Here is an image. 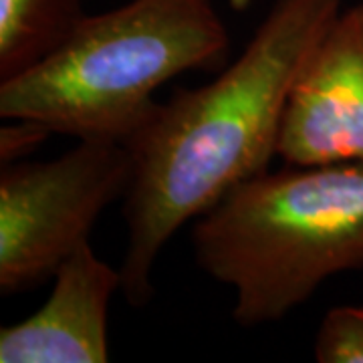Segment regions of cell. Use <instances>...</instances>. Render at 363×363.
<instances>
[{
  "instance_id": "6da1fadb",
  "label": "cell",
  "mask_w": 363,
  "mask_h": 363,
  "mask_svg": "<svg viewBox=\"0 0 363 363\" xmlns=\"http://www.w3.org/2000/svg\"><path fill=\"white\" fill-rule=\"evenodd\" d=\"M341 13V0H277L252 39L204 87L178 91L128 140V252L121 293L143 307L162 248L238 184L267 172L303 65Z\"/></svg>"
},
{
  "instance_id": "7a4b0ae2",
  "label": "cell",
  "mask_w": 363,
  "mask_h": 363,
  "mask_svg": "<svg viewBox=\"0 0 363 363\" xmlns=\"http://www.w3.org/2000/svg\"><path fill=\"white\" fill-rule=\"evenodd\" d=\"M192 242L234 289L236 323H274L329 277L363 269V162L262 172L196 218Z\"/></svg>"
},
{
  "instance_id": "3957f363",
  "label": "cell",
  "mask_w": 363,
  "mask_h": 363,
  "mask_svg": "<svg viewBox=\"0 0 363 363\" xmlns=\"http://www.w3.org/2000/svg\"><path fill=\"white\" fill-rule=\"evenodd\" d=\"M228 47L212 0H130L83 14L51 57L0 81V116L77 140L128 142L166 81L222 65Z\"/></svg>"
},
{
  "instance_id": "277c9868",
  "label": "cell",
  "mask_w": 363,
  "mask_h": 363,
  "mask_svg": "<svg viewBox=\"0 0 363 363\" xmlns=\"http://www.w3.org/2000/svg\"><path fill=\"white\" fill-rule=\"evenodd\" d=\"M133 172L130 145L79 140L49 162L2 164L0 293L14 295L55 277L105 208L125 198Z\"/></svg>"
},
{
  "instance_id": "5b68a950",
  "label": "cell",
  "mask_w": 363,
  "mask_h": 363,
  "mask_svg": "<svg viewBox=\"0 0 363 363\" xmlns=\"http://www.w3.org/2000/svg\"><path fill=\"white\" fill-rule=\"evenodd\" d=\"M277 156L289 166L363 162V4L335 16L301 69Z\"/></svg>"
},
{
  "instance_id": "8992f818",
  "label": "cell",
  "mask_w": 363,
  "mask_h": 363,
  "mask_svg": "<svg viewBox=\"0 0 363 363\" xmlns=\"http://www.w3.org/2000/svg\"><path fill=\"white\" fill-rule=\"evenodd\" d=\"M121 271L95 255L89 242L55 272V286L39 311L0 331V363L109 362L107 313Z\"/></svg>"
},
{
  "instance_id": "52a82bcc",
  "label": "cell",
  "mask_w": 363,
  "mask_h": 363,
  "mask_svg": "<svg viewBox=\"0 0 363 363\" xmlns=\"http://www.w3.org/2000/svg\"><path fill=\"white\" fill-rule=\"evenodd\" d=\"M81 16V0H0V81L51 57Z\"/></svg>"
},
{
  "instance_id": "ba28073f",
  "label": "cell",
  "mask_w": 363,
  "mask_h": 363,
  "mask_svg": "<svg viewBox=\"0 0 363 363\" xmlns=\"http://www.w3.org/2000/svg\"><path fill=\"white\" fill-rule=\"evenodd\" d=\"M319 363H363V307H335L315 335Z\"/></svg>"
},
{
  "instance_id": "9c48e42d",
  "label": "cell",
  "mask_w": 363,
  "mask_h": 363,
  "mask_svg": "<svg viewBox=\"0 0 363 363\" xmlns=\"http://www.w3.org/2000/svg\"><path fill=\"white\" fill-rule=\"evenodd\" d=\"M14 125L2 128L0 131V160L2 164H14L23 162V157L35 152L40 143L52 133L45 125L30 119H11Z\"/></svg>"
},
{
  "instance_id": "30bf717a",
  "label": "cell",
  "mask_w": 363,
  "mask_h": 363,
  "mask_svg": "<svg viewBox=\"0 0 363 363\" xmlns=\"http://www.w3.org/2000/svg\"><path fill=\"white\" fill-rule=\"evenodd\" d=\"M230 2V6L236 9V11H245L248 4H250V0H228Z\"/></svg>"
}]
</instances>
